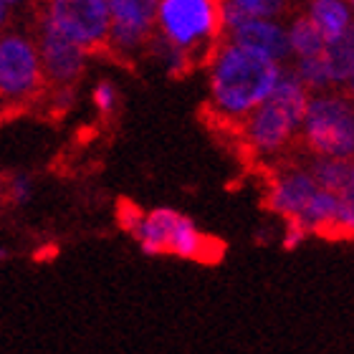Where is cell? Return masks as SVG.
<instances>
[{"label": "cell", "instance_id": "obj_18", "mask_svg": "<svg viewBox=\"0 0 354 354\" xmlns=\"http://www.w3.org/2000/svg\"><path fill=\"white\" fill-rule=\"evenodd\" d=\"M230 3L238 10H243L248 18H259V21H271L283 8V0H230Z\"/></svg>", "mask_w": 354, "mask_h": 354}, {"label": "cell", "instance_id": "obj_23", "mask_svg": "<svg viewBox=\"0 0 354 354\" xmlns=\"http://www.w3.org/2000/svg\"><path fill=\"white\" fill-rule=\"evenodd\" d=\"M6 18H8V6L0 0V28H3V23H6Z\"/></svg>", "mask_w": 354, "mask_h": 354}, {"label": "cell", "instance_id": "obj_21", "mask_svg": "<svg viewBox=\"0 0 354 354\" xmlns=\"http://www.w3.org/2000/svg\"><path fill=\"white\" fill-rule=\"evenodd\" d=\"M142 210L137 205H132V203H122L119 205V223H122V228L127 230V233H132L134 228H137V223L142 221Z\"/></svg>", "mask_w": 354, "mask_h": 354}, {"label": "cell", "instance_id": "obj_13", "mask_svg": "<svg viewBox=\"0 0 354 354\" xmlns=\"http://www.w3.org/2000/svg\"><path fill=\"white\" fill-rule=\"evenodd\" d=\"M309 21L322 33L324 44L337 41L352 30V13H349V6L344 0H314Z\"/></svg>", "mask_w": 354, "mask_h": 354}, {"label": "cell", "instance_id": "obj_8", "mask_svg": "<svg viewBox=\"0 0 354 354\" xmlns=\"http://www.w3.org/2000/svg\"><path fill=\"white\" fill-rule=\"evenodd\" d=\"M106 8L111 18L109 36L122 48H134L155 21L157 0H106Z\"/></svg>", "mask_w": 354, "mask_h": 354}, {"label": "cell", "instance_id": "obj_7", "mask_svg": "<svg viewBox=\"0 0 354 354\" xmlns=\"http://www.w3.org/2000/svg\"><path fill=\"white\" fill-rule=\"evenodd\" d=\"M41 79L38 53L21 36L0 38V91L8 96L28 94Z\"/></svg>", "mask_w": 354, "mask_h": 354}, {"label": "cell", "instance_id": "obj_14", "mask_svg": "<svg viewBox=\"0 0 354 354\" xmlns=\"http://www.w3.org/2000/svg\"><path fill=\"white\" fill-rule=\"evenodd\" d=\"M309 175L319 190H326L332 195H354V167L349 160L319 157L311 165Z\"/></svg>", "mask_w": 354, "mask_h": 354}, {"label": "cell", "instance_id": "obj_17", "mask_svg": "<svg viewBox=\"0 0 354 354\" xmlns=\"http://www.w3.org/2000/svg\"><path fill=\"white\" fill-rule=\"evenodd\" d=\"M296 76L299 82L306 88H324L332 84L329 79V71H326V64L322 56H314V59H299V68H296Z\"/></svg>", "mask_w": 354, "mask_h": 354}, {"label": "cell", "instance_id": "obj_20", "mask_svg": "<svg viewBox=\"0 0 354 354\" xmlns=\"http://www.w3.org/2000/svg\"><path fill=\"white\" fill-rule=\"evenodd\" d=\"M94 104L99 106V111L109 114V111L114 109V104H117V91H114V86L106 82L99 84V86L94 88Z\"/></svg>", "mask_w": 354, "mask_h": 354}, {"label": "cell", "instance_id": "obj_4", "mask_svg": "<svg viewBox=\"0 0 354 354\" xmlns=\"http://www.w3.org/2000/svg\"><path fill=\"white\" fill-rule=\"evenodd\" d=\"M304 134L319 157L349 160L354 152V114L342 96L309 99L304 114Z\"/></svg>", "mask_w": 354, "mask_h": 354}, {"label": "cell", "instance_id": "obj_2", "mask_svg": "<svg viewBox=\"0 0 354 354\" xmlns=\"http://www.w3.org/2000/svg\"><path fill=\"white\" fill-rule=\"evenodd\" d=\"M309 106L306 86L296 74L281 71L273 91L251 111L248 117V142L259 152H276L291 140V134L301 127L304 114Z\"/></svg>", "mask_w": 354, "mask_h": 354}, {"label": "cell", "instance_id": "obj_6", "mask_svg": "<svg viewBox=\"0 0 354 354\" xmlns=\"http://www.w3.org/2000/svg\"><path fill=\"white\" fill-rule=\"evenodd\" d=\"M46 21L82 48L106 41L111 28L106 0H51Z\"/></svg>", "mask_w": 354, "mask_h": 354}, {"label": "cell", "instance_id": "obj_9", "mask_svg": "<svg viewBox=\"0 0 354 354\" xmlns=\"http://www.w3.org/2000/svg\"><path fill=\"white\" fill-rule=\"evenodd\" d=\"M41 59H44L46 71L51 74L56 82H71L79 76L84 68V48L68 41L64 33L53 28L51 23H44V33H41Z\"/></svg>", "mask_w": 354, "mask_h": 354}, {"label": "cell", "instance_id": "obj_1", "mask_svg": "<svg viewBox=\"0 0 354 354\" xmlns=\"http://www.w3.org/2000/svg\"><path fill=\"white\" fill-rule=\"evenodd\" d=\"M281 76V66L241 46H225L213 68V99L225 114H251L271 94Z\"/></svg>", "mask_w": 354, "mask_h": 354}, {"label": "cell", "instance_id": "obj_5", "mask_svg": "<svg viewBox=\"0 0 354 354\" xmlns=\"http://www.w3.org/2000/svg\"><path fill=\"white\" fill-rule=\"evenodd\" d=\"M155 18L167 41L183 51L210 36L221 21L215 0H157Z\"/></svg>", "mask_w": 354, "mask_h": 354}, {"label": "cell", "instance_id": "obj_10", "mask_svg": "<svg viewBox=\"0 0 354 354\" xmlns=\"http://www.w3.org/2000/svg\"><path fill=\"white\" fill-rule=\"evenodd\" d=\"M233 44L263 56V59L279 64L288 56V38L286 30L273 21H259V18H248L243 26L233 30Z\"/></svg>", "mask_w": 354, "mask_h": 354}, {"label": "cell", "instance_id": "obj_11", "mask_svg": "<svg viewBox=\"0 0 354 354\" xmlns=\"http://www.w3.org/2000/svg\"><path fill=\"white\" fill-rule=\"evenodd\" d=\"M317 183L311 180L309 170H291L286 175H281L276 183L271 185L268 192V207L273 213L283 215L286 221L299 218L304 205L309 203V198L317 192Z\"/></svg>", "mask_w": 354, "mask_h": 354}, {"label": "cell", "instance_id": "obj_24", "mask_svg": "<svg viewBox=\"0 0 354 354\" xmlns=\"http://www.w3.org/2000/svg\"><path fill=\"white\" fill-rule=\"evenodd\" d=\"M3 3H6V6H10V3H18V0H3Z\"/></svg>", "mask_w": 354, "mask_h": 354}, {"label": "cell", "instance_id": "obj_12", "mask_svg": "<svg viewBox=\"0 0 354 354\" xmlns=\"http://www.w3.org/2000/svg\"><path fill=\"white\" fill-rule=\"evenodd\" d=\"M337 210H339V195H332L326 190H317L309 198V203L304 205L301 215L294 218L304 225V228L311 233H319V236H337Z\"/></svg>", "mask_w": 354, "mask_h": 354}, {"label": "cell", "instance_id": "obj_16", "mask_svg": "<svg viewBox=\"0 0 354 354\" xmlns=\"http://www.w3.org/2000/svg\"><path fill=\"white\" fill-rule=\"evenodd\" d=\"M288 38V51L296 53L299 59H314V56H322L324 51V38L314 28V23L309 18H299V21L291 23V28L286 30Z\"/></svg>", "mask_w": 354, "mask_h": 354}, {"label": "cell", "instance_id": "obj_19", "mask_svg": "<svg viewBox=\"0 0 354 354\" xmlns=\"http://www.w3.org/2000/svg\"><path fill=\"white\" fill-rule=\"evenodd\" d=\"M309 238V230L304 228L299 221H286V230H283V238H281V245L286 251H299Z\"/></svg>", "mask_w": 354, "mask_h": 354}, {"label": "cell", "instance_id": "obj_3", "mask_svg": "<svg viewBox=\"0 0 354 354\" xmlns=\"http://www.w3.org/2000/svg\"><path fill=\"white\" fill-rule=\"evenodd\" d=\"M129 236L149 259L170 253L185 261H213L210 251L221 256V245H215L187 215L177 213L172 207H155L147 215H142V221Z\"/></svg>", "mask_w": 354, "mask_h": 354}, {"label": "cell", "instance_id": "obj_15", "mask_svg": "<svg viewBox=\"0 0 354 354\" xmlns=\"http://www.w3.org/2000/svg\"><path fill=\"white\" fill-rule=\"evenodd\" d=\"M322 59L326 64V71H329V79L332 84H349L354 76V38L352 30L344 33L337 41H329L324 44V51H322Z\"/></svg>", "mask_w": 354, "mask_h": 354}, {"label": "cell", "instance_id": "obj_22", "mask_svg": "<svg viewBox=\"0 0 354 354\" xmlns=\"http://www.w3.org/2000/svg\"><path fill=\"white\" fill-rule=\"evenodd\" d=\"M30 195H33V185H30V180L26 175H18L10 183V198L18 203V205H23V203H28Z\"/></svg>", "mask_w": 354, "mask_h": 354}]
</instances>
